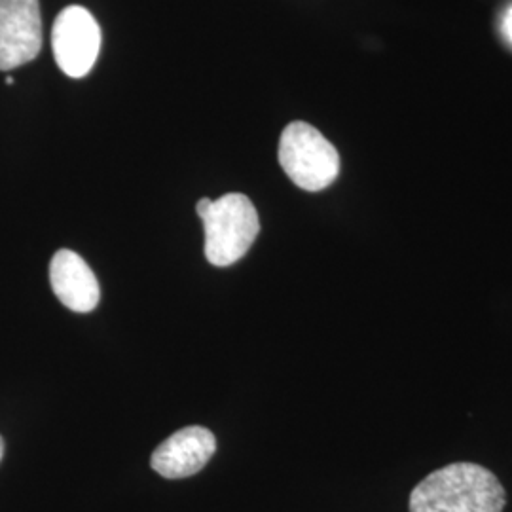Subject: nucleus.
Returning <instances> with one entry per match:
<instances>
[{"label": "nucleus", "mask_w": 512, "mask_h": 512, "mask_svg": "<svg viewBox=\"0 0 512 512\" xmlns=\"http://www.w3.org/2000/svg\"><path fill=\"white\" fill-rule=\"evenodd\" d=\"M279 164L306 192L329 188L340 175V156L329 139L306 122H293L279 139Z\"/></svg>", "instance_id": "7ed1b4c3"}, {"label": "nucleus", "mask_w": 512, "mask_h": 512, "mask_svg": "<svg viewBox=\"0 0 512 512\" xmlns=\"http://www.w3.org/2000/svg\"><path fill=\"white\" fill-rule=\"evenodd\" d=\"M505 490L476 463H452L431 473L410 495V512H503Z\"/></svg>", "instance_id": "f257e3e1"}, {"label": "nucleus", "mask_w": 512, "mask_h": 512, "mask_svg": "<svg viewBox=\"0 0 512 512\" xmlns=\"http://www.w3.org/2000/svg\"><path fill=\"white\" fill-rule=\"evenodd\" d=\"M203 220L205 256L213 266H232L249 253L260 232L255 205L245 194H226L219 200L203 198L196 205Z\"/></svg>", "instance_id": "f03ea898"}, {"label": "nucleus", "mask_w": 512, "mask_h": 512, "mask_svg": "<svg viewBox=\"0 0 512 512\" xmlns=\"http://www.w3.org/2000/svg\"><path fill=\"white\" fill-rule=\"evenodd\" d=\"M42 50L38 0H0V71L31 63Z\"/></svg>", "instance_id": "39448f33"}, {"label": "nucleus", "mask_w": 512, "mask_h": 512, "mask_svg": "<svg viewBox=\"0 0 512 512\" xmlns=\"http://www.w3.org/2000/svg\"><path fill=\"white\" fill-rule=\"evenodd\" d=\"M52 50L57 67L71 76L84 78L101 52V27L82 6H67L55 18Z\"/></svg>", "instance_id": "20e7f679"}, {"label": "nucleus", "mask_w": 512, "mask_h": 512, "mask_svg": "<svg viewBox=\"0 0 512 512\" xmlns=\"http://www.w3.org/2000/svg\"><path fill=\"white\" fill-rule=\"evenodd\" d=\"M6 84L12 86V84H14V78H12V76H6Z\"/></svg>", "instance_id": "9d476101"}, {"label": "nucleus", "mask_w": 512, "mask_h": 512, "mask_svg": "<svg viewBox=\"0 0 512 512\" xmlns=\"http://www.w3.org/2000/svg\"><path fill=\"white\" fill-rule=\"evenodd\" d=\"M2 456H4V440L0 437V459H2Z\"/></svg>", "instance_id": "1a4fd4ad"}, {"label": "nucleus", "mask_w": 512, "mask_h": 512, "mask_svg": "<svg viewBox=\"0 0 512 512\" xmlns=\"http://www.w3.org/2000/svg\"><path fill=\"white\" fill-rule=\"evenodd\" d=\"M50 283L59 302L76 313L95 310L101 300L97 277L88 262L69 249L55 253L50 262Z\"/></svg>", "instance_id": "0eeeda50"}, {"label": "nucleus", "mask_w": 512, "mask_h": 512, "mask_svg": "<svg viewBox=\"0 0 512 512\" xmlns=\"http://www.w3.org/2000/svg\"><path fill=\"white\" fill-rule=\"evenodd\" d=\"M501 33L512 44V6L505 12V16L501 19Z\"/></svg>", "instance_id": "6e6552de"}, {"label": "nucleus", "mask_w": 512, "mask_h": 512, "mask_svg": "<svg viewBox=\"0 0 512 512\" xmlns=\"http://www.w3.org/2000/svg\"><path fill=\"white\" fill-rule=\"evenodd\" d=\"M217 450L215 435L200 427H184L165 439L152 454L150 465L164 478H186L200 473Z\"/></svg>", "instance_id": "423d86ee"}]
</instances>
